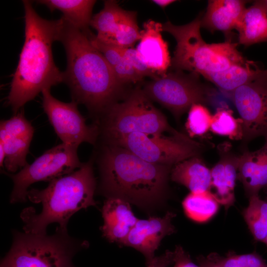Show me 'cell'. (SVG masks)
<instances>
[{"instance_id": "cell-25", "label": "cell", "mask_w": 267, "mask_h": 267, "mask_svg": "<svg viewBox=\"0 0 267 267\" xmlns=\"http://www.w3.org/2000/svg\"><path fill=\"white\" fill-rule=\"evenodd\" d=\"M185 215L198 222L209 221L218 212L220 204L209 191L190 192L182 203Z\"/></svg>"}, {"instance_id": "cell-12", "label": "cell", "mask_w": 267, "mask_h": 267, "mask_svg": "<svg viewBox=\"0 0 267 267\" xmlns=\"http://www.w3.org/2000/svg\"><path fill=\"white\" fill-rule=\"evenodd\" d=\"M228 94L243 123V142L267 137V69Z\"/></svg>"}, {"instance_id": "cell-3", "label": "cell", "mask_w": 267, "mask_h": 267, "mask_svg": "<svg viewBox=\"0 0 267 267\" xmlns=\"http://www.w3.org/2000/svg\"><path fill=\"white\" fill-rule=\"evenodd\" d=\"M99 190L142 208L162 202L172 166L148 162L118 145L105 144L98 160Z\"/></svg>"}, {"instance_id": "cell-32", "label": "cell", "mask_w": 267, "mask_h": 267, "mask_svg": "<svg viewBox=\"0 0 267 267\" xmlns=\"http://www.w3.org/2000/svg\"><path fill=\"white\" fill-rule=\"evenodd\" d=\"M118 81L123 85L135 83L143 79L123 56V59L112 68Z\"/></svg>"}, {"instance_id": "cell-36", "label": "cell", "mask_w": 267, "mask_h": 267, "mask_svg": "<svg viewBox=\"0 0 267 267\" xmlns=\"http://www.w3.org/2000/svg\"><path fill=\"white\" fill-rule=\"evenodd\" d=\"M153 3H155L157 5L162 8H165L171 3L176 1L174 0H152Z\"/></svg>"}, {"instance_id": "cell-11", "label": "cell", "mask_w": 267, "mask_h": 267, "mask_svg": "<svg viewBox=\"0 0 267 267\" xmlns=\"http://www.w3.org/2000/svg\"><path fill=\"white\" fill-rule=\"evenodd\" d=\"M42 93L44 111L62 143L77 147L83 142L95 144L100 133L99 126L86 124L77 102L61 101L51 94L49 89Z\"/></svg>"}, {"instance_id": "cell-2", "label": "cell", "mask_w": 267, "mask_h": 267, "mask_svg": "<svg viewBox=\"0 0 267 267\" xmlns=\"http://www.w3.org/2000/svg\"><path fill=\"white\" fill-rule=\"evenodd\" d=\"M25 11V41L13 75L7 103L14 114L41 92L64 82L55 65L51 46L58 41L62 18L40 17L30 1H22Z\"/></svg>"}, {"instance_id": "cell-19", "label": "cell", "mask_w": 267, "mask_h": 267, "mask_svg": "<svg viewBox=\"0 0 267 267\" xmlns=\"http://www.w3.org/2000/svg\"><path fill=\"white\" fill-rule=\"evenodd\" d=\"M247 1L209 0L206 11L201 18V27L211 32L220 31L228 35L236 27L246 9Z\"/></svg>"}, {"instance_id": "cell-18", "label": "cell", "mask_w": 267, "mask_h": 267, "mask_svg": "<svg viewBox=\"0 0 267 267\" xmlns=\"http://www.w3.org/2000/svg\"><path fill=\"white\" fill-rule=\"evenodd\" d=\"M259 149L245 151L238 156L237 179L242 184L248 198L259 195L267 186V137Z\"/></svg>"}, {"instance_id": "cell-5", "label": "cell", "mask_w": 267, "mask_h": 267, "mask_svg": "<svg viewBox=\"0 0 267 267\" xmlns=\"http://www.w3.org/2000/svg\"><path fill=\"white\" fill-rule=\"evenodd\" d=\"M202 14L183 25H176L170 21L162 24V31L172 35L177 42L171 68L201 75L248 62L237 49L238 44L230 38L223 43L211 44L203 40L200 33Z\"/></svg>"}, {"instance_id": "cell-39", "label": "cell", "mask_w": 267, "mask_h": 267, "mask_svg": "<svg viewBox=\"0 0 267 267\" xmlns=\"http://www.w3.org/2000/svg\"><path fill=\"white\" fill-rule=\"evenodd\" d=\"M266 187H267V186Z\"/></svg>"}, {"instance_id": "cell-22", "label": "cell", "mask_w": 267, "mask_h": 267, "mask_svg": "<svg viewBox=\"0 0 267 267\" xmlns=\"http://www.w3.org/2000/svg\"><path fill=\"white\" fill-rule=\"evenodd\" d=\"M265 70L254 62L249 61L245 64L233 65L222 71L204 73L201 76L223 92L229 93L257 78Z\"/></svg>"}, {"instance_id": "cell-10", "label": "cell", "mask_w": 267, "mask_h": 267, "mask_svg": "<svg viewBox=\"0 0 267 267\" xmlns=\"http://www.w3.org/2000/svg\"><path fill=\"white\" fill-rule=\"evenodd\" d=\"M78 147L62 143L45 151L32 164H28L15 174L8 175L12 179L13 188L10 202L27 200L29 187L40 181H49L69 174L80 168Z\"/></svg>"}, {"instance_id": "cell-28", "label": "cell", "mask_w": 267, "mask_h": 267, "mask_svg": "<svg viewBox=\"0 0 267 267\" xmlns=\"http://www.w3.org/2000/svg\"><path fill=\"white\" fill-rule=\"evenodd\" d=\"M140 38L136 12L126 10L118 24L112 44L123 48L132 47Z\"/></svg>"}, {"instance_id": "cell-6", "label": "cell", "mask_w": 267, "mask_h": 267, "mask_svg": "<svg viewBox=\"0 0 267 267\" xmlns=\"http://www.w3.org/2000/svg\"><path fill=\"white\" fill-rule=\"evenodd\" d=\"M9 251L0 267H76L74 255L88 247L86 241L70 236L59 226L51 235L13 231Z\"/></svg>"}, {"instance_id": "cell-9", "label": "cell", "mask_w": 267, "mask_h": 267, "mask_svg": "<svg viewBox=\"0 0 267 267\" xmlns=\"http://www.w3.org/2000/svg\"><path fill=\"white\" fill-rule=\"evenodd\" d=\"M105 144L118 145L151 163L174 166L198 156L201 144L185 135L181 136L134 133Z\"/></svg>"}, {"instance_id": "cell-34", "label": "cell", "mask_w": 267, "mask_h": 267, "mask_svg": "<svg viewBox=\"0 0 267 267\" xmlns=\"http://www.w3.org/2000/svg\"><path fill=\"white\" fill-rule=\"evenodd\" d=\"M174 264V252L166 250L165 253L155 257L150 267H168Z\"/></svg>"}, {"instance_id": "cell-38", "label": "cell", "mask_w": 267, "mask_h": 267, "mask_svg": "<svg viewBox=\"0 0 267 267\" xmlns=\"http://www.w3.org/2000/svg\"><path fill=\"white\" fill-rule=\"evenodd\" d=\"M265 1H266V3L267 4V0H265Z\"/></svg>"}, {"instance_id": "cell-33", "label": "cell", "mask_w": 267, "mask_h": 267, "mask_svg": "<svg viewBox=\"0 0 267 267\" xmlns=\"http://www.w3.org/2000/svg\"><path fill=\"white\" fill-rule=\"evenodd\" d=\"M173 267H200L191 260L189 254L180 246H177L174 251Z\"/></svg>"}, {"instance_id": "cell-1", "label": "cell", "mask_w": 267, "mask_h": 267, "mask_svg": "<svg viewBox=\"0 0 267 267\" xmlns=\"http://www.w3.org/2000/svg\"><path fill=\"white\" fill-rule=\"evenodd\" d=\"M58 41L67 57L64 82L68 86L72 101L84 105L89 112L101 118L117 102L123 85L103 54L91 43L88 32H83L61 17Z\"/></svg>"}, {"instance_id": "cell-26", "label": "cell", "mask_w": 267, "mask_h": 267, "mask_svg": "<svg viewBox=\"0 0 267 267\" xmlns=\"http://www.w3.org/2000/svg\"><path fill=\"white\" fill-rule=\"evenodd\" d=\"M242 214L255 240L263 242L267 236V201L259 195L249 197Z\"/></svg>"}, {"instance_id": "cell-16", "label": "cell", "mask_w": 267, "mask_h": 267, "mask_svg": "<svg viewBox=\"0 0 267 267\" xmlns=\"http://www.w3.org/2000/svg\"><path fill=\"white\" fill-rule=\"evenodd\" d=\"M238 156L229 150H221L220 160L211 170L209 191L226 210L235 201L234 188L238 176Z\"/></svg>"}, {"instance_id": "cell-17", "label": "cell", "mask_w": 267, "mask_h": 267, "mask_svg": "<svg viewBox=\"0 0 267 267\" xmlns=\"http://www.w3.org/2000/svg\"><path fill=\"white\" fill-rule=\"evenodd\" d=\"M130 204L117 198H107L104 202L101 210L104 223L101 230L109 242L121 245L138 221Z\"/></svg>"}, {"instance_id": "cell-21", "label": "cell", "mask_w": 267, "mask_h": 267, "mask_svg": "<svg viewBox=\"0 0 267 267\" xmlns=\"http://www.w3.org/2000/svg\"><path fill=\"white\" fill-rule=\"evenodd\" d=\"M172 181L183 185L193 193L209 191L211 173L198 156L181 161L172 168Z\"/></svg>"}, {"instance_id": "cell-8", "label": "cell", "mask_w": 267, "mask_h": 267, "mask_svg": "<svg viewBox=\"0 0 267 267\" xmlns=\"http://www.w3.org/2000/svg\"><path fill=\"white\" fill-rule=\"evenodd\" d=\"M152 79L142 89L146 95L179 118L194 104L209 103L214 91L202 83L200 75L174 70Z\"/></svg>"}, {"instance_id": "cell-24", "label": "cell", "mask_w": 267, "mask_h": 267, "mask_svg": "<svg viewBox=\"0 0 267 267\" xmlns=\"http://www.w3.org/2000/svg\"><path fill=\"white\" fill-rule=\"evenodd\" d=\"M125 11L116 1L105 0L103 8L92 17L90 23L97 31L96 38L112 44L118 24Z\"/></svg>"}, {"instance_id": "cell-14", "label": "cell", "mask_w": 267, "mask_h": 267, "mask_svg": "<svg viewBox=\"0 0 267 267\" xmlns=\"http://www.w3.org/2000/svg\"><path fill=\"white\" fill-rule=\"evenodd\" d=\"M175 216V213L168 211L162 218L153 216L138 220L121 245L140 252L145 257L146 266L150 267L162 239L176 232L172 223Z\"/></svg>"}, {"instance_id": "cell-29", "label": "cell", "mask_w": 267, "mask_h": 267, "mask_svg": "<svg viewBox=\"0 0 267 267\" xmlns=\"http://www.w3.org/2000/svg\"><path fill=\"white\" fill-rule=\"evenodd\" d=\"M221 267H267V263L258 253L237 254L229 251L225 256L211 253L207 256Z\"/></svg>"}, {"instance_id": "cell-37", "label": "cell", "mask_w": 267, "mask_h": 267, "mask_svg": "<svg viewBox=\"0 0 267 267\" xmlns=\"http://www.w3.org/2000/svg\"><path fill=\"white\" fill-rule=\"evenodd\" d=\"M263 242L267 246V236L265 239V240L263 241Z\"/></svg>"}, {"instance_id": "cell-7", "label": "cell", "mask_w": 267, "mask_h": 267, "mask_svg": "<svg viewBox=\"0 0 267 267\" xmlns=\"http://www.w3.org/2000/svg\"><path fill=\"white\" fill-rule=\"evenodd\" d=\"M100 133L105 143L120 136L134 133L172 135L181 134L168 124L166 117L139 87L131 90L121 102L113 104L100 118Z\"/></svg>"}, {"instance_id": "cell-15", "label": "cell", "mask_w": 267, "mask_h": 267, "mask_svg": "<svg viewBox=\"0 0 267 267\" xmlns=\"http://www.w3.org/2000/svg\"><path fill=\"white\" fill-rule=\"evenodd\" d=\"M136 49L148 67L159 76L167 73L171 59L168 43L162 36V24L149 19L143 25Z\"/></svg>"}, {"instance_id": "cell-13", "label": "cell", "mask_w": 267, "mask_h": 267, "mask_svg": "<svg viewBox=\"0 0 267 267\" xmlns=\"http://www.w3.org/2000/svg\"><path fill=\"white\" fill-rule=\"evenodd\" d=\"M34 133L23 109L10 119L0 121V144L4 149V165L8 173H14L28 164L26 157Z\"/></svg>"}, {"instance_id": "cell-4", "label": "cell", "mask_w": 267, "mask_h": 267, "mask_svg": "<svg viewBox=\"0 0 267 267\" xmlns=\"http://www.w3.org/2000/svg\"><path fill=\"white\" fill-rule=\"evenodd\" d=\"M95 188L93 160L90 159L74 172L51 180L45 188L29 190L27 198L34 203H41L43 207L38 214L33 207L22 211L21 218L24 223V232L46 234L47 226L53 222L67 229L73 214L96 205L93 198Z\"/></svg>"}, {"instance_id": "cell-27", "label": "cell", "mask_w": 267, "mask_h": 267, "mask_svg": "<svg viewBox=\"0 0 267 267\" xmlns=\"http://www.w3.org/2000/svg\"><path fill=\"white\" fill-rule=\"evenodd\" d=\"M210 130L215 134L227 136L231 139H242V121L240 118H235L233 111L226 105L217 109L213 115Z\"/></svg>"}, {"instance_id": "cell-20", "label": "cell", "mask_w": 267, "mask_h": 267, "mask_svg": "<svg viewBox=\"0 0 267 267\" xmlns=\"http://www.w3.org/2000/svg\"><path fill=\"white\" fill-rule=\"evenodd\" d=\"M235 29L238 43L245 46L267 42V4L265 0L255 1L246 8Z\"/></svg>"}, {"instance_id": "cell-35", "label": "cell", "mask_w": 267, "mask_h": 267, "mask_svg": "<svg viewBox=\"0 0 267 267\" xmlns=\"http://www.w3.org/2000/svg\"><path fill=\"white\" fill-rule=\"evenodd\" d=\"M196 261L200 267H221L213 261L203 255L197 257Z\"/></svg>"}, {"instance_id": "cell-30", "label": "cell", "mask_w": 267, "mask_h": 267, "mask_svg": "<svg viewBox=\"0 0 267 267\" xmlns=\"http://www.w3.org/2000/svg\"><path fill=\"white\" fill-rule=\"evenodd\" d=\"M213 115L204 105L195 103L188 110L185 123L186 130L191 137L201 136L210 130Z\"/></svg>"}, {"instance_id": "cell-31", "label": "cell", "mask_w": 267, "mask_h": 267, "mask_svg": "<svg viewBox=\"0 0 267 267\" xmlns=\"http://www.w3.org/2000/svg\"><path fill=\"white\" fill-rule=\"evenodd\" d=\"M123 52L124 57L128 61L142 79L145 77H149L154 79L159 77L142 60L136 49L133 47H123Z\"/></svg>"}, {"instance_id": "cell-23", "label": "cell", "mask_w": 267, "mask_h": 267, "mask_svg": "<svg viewBox=\"0 0 267 267\" xmlns=\"http://www.w3.org/2000/svg\"><path fill=\"white\" fill-rule=\"evenodd\" d=\"M96 1L94 0H40L38 4L48 7L51 11L58 10L63 17L74 26L88 32L92 18L93 7Z\"/></svg>"}]
</instances>
